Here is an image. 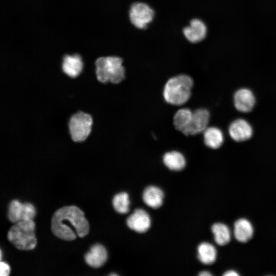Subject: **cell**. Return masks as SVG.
Instances as JSON below:
<instances>
[{
	"label": "cell",
	"instance_id": "obj_1",
	"mask_svg": "<svg viewBox=\"0 0 276 276\" xmlns=\"http://www.w3.org/2000/svg\"><path fill=\"white\" fill-rule=\"evenodd\" d=\"M51 230L54 235L65 241L83 238L89 232V225L84 212L74 205L63 206L53 214Z\"/></svg>",
	"mask_w": 276,
	"mask_h": 276
},
{
	"label": "cell",
	"instance_id": "obj_2",
	"mask_svg": "<svg viewBox=\"0 0 276 276\" xmlns=\"http://www.w3.org/2000/svg\"><path fill=\"white\" fill-rule=\"evenodd\" d=\"M97 80L103 84H118L125 78L123 60L117 56L99 57L95 62Z\"/></svg>",
	"mask_w": 276,
	"mask_h": 276
},
{
	"label": "cell",
	"instance_id": "obj_3",
	"mask_svg": "<svg viewBox=\"0 0 276 276\" xmlns=\"http://www.w3.org/2000/svg\"><path fill=\"white\" fill-rule=\"evenodd\" d=\"M193 85L192 79L186 75H179L170 78L164 88L165 100L175 105L185 104L191 97Z\"/></svg>",
	"mask_w": 276,
	"mask_h": 276
},
{
	"label": "cell",
	"instance_id": "obj_4",
	"mask_svg": "<svg viewBox=\"0 0 276 276\" xmlns=\"http://www.w3.org/2000/svg\"><path fill=\"white\" fill-rule=\"evenodd\" d=\"M35 224L33 220L15 223L9 230L8 240L18 249H33L37 243L35 234Z\"/></svg>",
	"mask_w": 276,
	"mask_h": 276
},
{
	"label": "cell",
	"instance_id": "obj_5",
	"mask_svg": "<svg viewBox=\"0 0 276 276\" xmlns=\"http://www.w3.org/2000/svg\"><path fill=\"white\" fill-rule=\"evenodd\" d=\"M94 121L91 115L79 110L68 120V128L71 140L77 143L85 141L90 135Z\"/></svg>",
	"mask_w": 276,
	"mask_h": 276
},
{
	"label": "cell",
	"instance_id": "obj_6",
	"mask_svg": "<svg viewBox=\"0 0 276 276\" xmlns=\"http://www.w3.org/2000/svg\"><path fill=\"white\" fill-rule=\"evenodd\" d=\"M36 216L34 205L29 202L22 203L17 200L11 201L8 206V217L13 223L33 220Z\"/></svg>",
	"mask_w": 276,
	"mask_h": 276
},
{
	"label": "cell",
	"instance_id": "obj_7",
	"mask_svg": "<svg viewBox=\"0 0 276 276\" xmlns=\"http://www.w3.org/2000/svg\"><path fill=\"white\" fill-rule=\"evenodd\" d=\"M154 12L146 4H133L129 11V18L131 23L139 29L146 28L153 19Z\"/></svg>",
	"mask_w": 276,
	"mask_h": 276
},
{
	"label": "cell",
	"instance_id": "obj_8",
	"mask_svg": "<svg viewBox=\"0 0 276 276\" xmlns=\"http://www.w3.org/2000/svg\"><path fill=\"white\" fill-rule=\"evenodd\" d=\"M61 70L67 76L76 78L82 72L84 62L81 55L77 53L63 55L61 62Z\"/></svg>",
	"mask_w": 276,
	"mask_h": 276
},
{
	"label": "cell",
	"instance_id": "obj_9",
	"mask_svg": "<svg viewBox=\"0 0 276 276\" xmlns=\"http://www.w3.org/2000/svg\"><path fill=\"white\" fill-rule=\"evenodd\" d=\"M228 133L231 137L236 142H243L249 139L253 130L250 124L245 120L238 119L230 124Z\"/></svg>",
	"mask_w": 276,
	"mask_h": 276
},
{
	"label": "cell",
	"instance_id": "obj_10",
	"mask_svg": "<svg viewBox=\"0 0 276 276\" xmlns=\"http://www.w3.org/2000/svg\"><path fill=\"white\" fill-rule=\"evenodd\" d=\"M210 113L204 108H199L193 112L190 124L184 133L186 135H195L203 132L208 127Z\"/></svg>",
	"mask_w": 276,
	"mask_h": 276
},
{
	"label": "cell",
	"instance_id": "obj_11",
	"mask_svg": "<svg viewBox=\"0 0 276 276\" xmlns=\"http://www.w3.org/2000/svg\"><path fill=\"white\" fill-rule=\"evenodd\" d=\"M234 103L237 110L242 112H248L253 109L256 99L252 91L248 88H242L234 94Z\"/></svg>",
	"mask_w": 276,
	"mask_h": 276
},
{
	"label": "cell",
	"instance_id": "obj_12",
	"mask_svg": "<svg viewBox=\"0 0 276 276\" xmlns=\"http://www.w3.org/2000/svg\"><path fill=\"white\" fill-rule=\"evenodd\" d=\"M127 224L130 229L138 233H144L150 226V218L145 210L136 209L127 218Z\"/></svg>",
	"mask_w": 276,
	"mask_h": 276
},
{
	"label": "cell",
	"instance_id": "obj_13",
	"mask_svg": "<svg viewBox=\"0 0 276 276\" xmlns=\"http://www.w3.org/2000/svg\"><path fill=\"white\" fill-rule=\"evenodd\" d=\"M254 228L251 222L245 218H240L234 223L233 234L240 243H246L253 237Z\"/></svg>",
	"mask_w": 276,
	"mask_h": 276
},
{
	"label": "cell",
	"instance_id": "obj_14",
	"mask_svg": "<svg viewBox=\"0 0 276 276\" xmlns=\"http://www.w3.org/2000/svg\"><path fill=\"white\" fill-rule=\"evenodd\" d=\"M183 32L186 38L191 42L197 43L202 40L206 34L205 24L199 19H193L190 26L183 29Z\"/></svg>",
	"mask_w": 276,
	"mask_h": 276
},
{
	"label": "cell",
	"instance_id": "obj_15",
	"mask_svg": "<svg viewBox=\"0 0 276 276\" xmlns=\"http://www.w3.org/2000/svg\"><path fill=\"white\" fill-rule=\"evenodd\" d=\"M107 259V252L106 248L100 244L93 245L90 250L85 255L86 263L93 268L102 266Z\"/></svg>",
	"mask_w": 276,
	"mask_h": 276
},
{
	"label": "cell",
	"instance_id": "obj_16",
	"mask_svg": "<svg viewBox=\"0 0 276 276\" xmlns=\"http://www.w3.org/2000/svg\"><path fill=\"white\" fill-rule=\"evenodd\" d=\"M164 193L161 189L155 186L147 187L143 194L144 202L149 206L157 209L163 204Z\"/></svg>",
	"mask_w": 276,
	"mask_h": 276
},
{
	"label": "cell",
	"instance_id": "obj_17",
	"mask_svg": "<svg viewBox=\"0 0 276 276\" xmlns=\"http://www.w3.org/2000/svg\"><path fill=\"white\" fill-rule=\"evenodd\" d=\"M204 142L211 149H218L224 142V135L219 128L216 127H207L203 131Z\"/></svg>",
	"mask_w": 276,
	"mask_h": 276
},
{
	"label": "cell",
	"instance_id": "obj_18",
	"mask_svg": "<svg viewBox=\"0 0 276 276\" xmlns=\"http://www.w3.org/2000/svg\"><path fill=\"white\" fill-rule=\"evenodd\" d=\"M214 241L219 246H224L231 240V231L227 225L222 222L214 223L211 227Z\"/></svg>",
	"mask_w": 276,
	"mask_h": 276
},
{
	"label": "cell",
	"instance_id": "obj_19",
	"mask_svg": "<svg viewBox=\"0 0 276 276\" xmlns=\"http://www.w3.org/2000/svg\"><path fill=\"white\" fill-rule=\"evenodd\" d=\"M198 258L203 264L210 265L214 263L217 259V252L216 247L211 243L204 242L197 248Z\"/></svg>",
	"mask_w": 276,
	"mask_h": 276
},
{
	"label": "cell",
	"instance_id": "obj_20",
	"mask_svg": "<svg viewBox=\"0 0 276 276\" xmlns=\"http://www.w3.org/2000/svg\"><path fill=\"white\" fill-rule=\"evenodd\" d=\"M163 162L169 169L174 171H180L183 169L186 165V160L183 155L176 151L165 153L163 156Z\"/></svg>",
	"mask_w": 276,
	"mask_h": 276
},
{
	"label": "cell",
	"instance_id": "obj_21",
	"mask_svg": "<svg viewBox=\"0 0 276 276\" xmlns=\"http://www.w3.org/2000/svg\"><path fill=\"white\" fill-rule=\"evenodd\" d=\"M192 115L193 112L189 108L178 110L173 118V124L175 128L184 134L190 124Z\"/></svg>",
	"mask_w": 276,
	"mask_h": 276
},
{
	"label": "cell",
	"instance_id": "obj_22",
	"mask_svg": "<svg viewBox=\"0 0 276 276\" xmlns=\"http://www.w3.org/2000/svg\"><path fill=\"white\" fill-rule=\"evenodd\" d=\"M129 204L128 195L125 192L116 194L112 200L114 209L120 214H125L129 212Z\"/></svg>",
	"mask_w": 276,
	"mask_h": 276
},
{
	"label": "cell",
	"instance_id": "obj_23",
	"mask_svg": "<svg viewBox=\"0 0 276 276\" xmlns=\"http://www.w3.org/2000/svg\"><path fill=\"white\" fill-rule=\"evenodd\" d=\"M1 276H7L10 274V268L8 264L4 262L0 263Z\"/></svg>",
	"mask_w": 276,
	"mask_h": 276
},
{
	"label": "cell",
	"instance_id": "obj_24",
	"mask_svg": "<svg viewBox=\"0 0 276 276\" xmlns=\"http://www.w3.org/2000/svg\"><path fill=\"white\" fill-rule=\"evenodd\" d=\"M222 275L223 276H239L240 274L234 269H228L225 271Z\"/></svg>",
	"mask_w": 276,
	"mask_h": 276
},
{
	"label": "cell",
	"instance_id": "obj_25",
	"mask_svg": "<svg viewBox=\"0 0 276 276\" xmlns=\"http://www.w3.org/2000/svg\"><path fill=\"white\" fill-rule=\"evenodd\" d=\"M212 274L208 271H202L199 273L200 276H211Z\"/></svg>",
	"mask_w": 276,
	"mask_h": 276
},
{
	"label": "cell",
	"instance_id": "obj_26",
	"mask_svg": "<svg viewBox=\"0 0 276 276\" xmlns=\"http://www.w3.org/2000/svg\"><path fill=\"white\" fill-rule=\"evenodd\" d=\"M2 250H1V259H2Z\"/></svg>",
	"mask_w": 276,
	"mask_h": 276
}]
</instances>
